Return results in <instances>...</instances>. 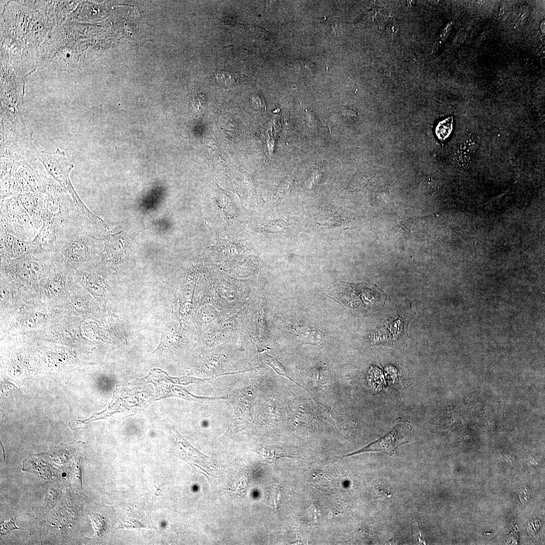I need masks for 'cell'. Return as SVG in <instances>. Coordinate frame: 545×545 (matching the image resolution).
Masks as SVG:
<instances>
[{
    "label": "cell",
    "instance_id": "6da1fadb",
    "mask_svg": "<svg viewBox=\"0 0 545 545\" xmlns=\"http://www.w3.org/2000/svg\"><path fill=\"white\" fill-rule=\"evenodd\" d=\"M36 156L47 173L70 195L81 214L97 226L106 228L107 225L103 221L86 206L73 187L70 179V173L74 166L68 161L65 151L59 148L52 152L37 149Z\"/></svg>",
    "mask_w": 545,
    "mask_h": 545
},
{
    "label": "cell",
    "instance_id": "7a4b0ae2",
    "mask_svg": "<svg viewBox=\"0 0 545 545\" xmlns=\"http://www.w3.org/2000/svg\"><path fill=\"white\" fill-rule=\"evenodd\" d=\"M1 228L29 241L39 232L14 195L1 199Z\"/></svg>",
    "mask_w": 545,
    "mask_h": 545
},
{
    "label": "cell",
    "instance_id": "3957f363",
    "mask_svg": "<svg viewBox=\"0 0 545 545\" xmlns=\"http://www.w3.org/2000/svg\"><path fill=\"white\" fill-rule=\"evenodd\" d=\"M413 313L411 302L406 300L396 317L386 320L383 326L375 333L373 343L392 346L404 344L408 336V325Z\"/></svg>",
    "mask_w": 545,
    "mask_h": 545
},
{
    "label": "cell",
    "instance_id": "277c9868",
    "mask_svg": "<svg viewBox=\"0 0 545 545\" xmlns=\"http://www.w3.org/2000/svg\"><path fill=\"white\" fill-rule=\"evenodd\" d=\"M71 217L70 215L63 213L47 216L38 234L32 241L33 244L41 250L54 254L57 245L65 233Z\"/></svg>",
    "mask_w": 545,
    "mask_h": 545
},
{
    "label": "cell",
    "instance_id": "5b68a950",
    "mask_svg": "<svg viewBox=\"0 0 545 545\" xmlns=\"http://www.w3.org/2000/svg\"><path fill=\"white\" fill-rule=\"evenodd\" d=\"M412 433L411 425L408 422L400 419L397 421L395 426L384 436L346 456L370 452H380L392 456L399 446L409 442Z\"/></svg>",
    "mask_w": 545,
    "mask_h": 545
},
{
    "label": "cell",
    "instance_id": "8992f818",
    "mask_svg": "<svg viewBox=\"0 0 545 545\" xmlns=\"http://www.w3.org/2000/svg\"><path fill=\"white\" fill-rule=\"evenodd\" d=\"M228 396L234 414L226 434L237 432L247 427L250 421L253 403L252 392L248 389L235 392Z\"/></svg>",
    "mask_w": 545,
    "mask_h": 545
},
{
    "label": "cell",
    "instance_id": "52a82bcc",
    "mask_svg": "<svg viewBox=\"0 0 545 545\" xmlns=\"http://www.w3.org/2000/svg\"><path fill=\"white\" fill-rule=\"evenodd\" d=\"M34 248L32 241L24 240L1 228V256L2 259L21 257Z\"/></svg>",
    "mask_w": 545,
    "mask_h": 545
},
{
    "label": "cell",
    "instance_id": "ba28073f",
    "mask_svg": "<svg viewBox=\"0 0 545 545\" xmlns=\"http://www.w3.org/2000/svg\"><path fill=\"white\" fill-rule=\"evenodd\" d=\"M477 144L476 137L471 134H468L460 143L456 149L455 159L461 167L465 169L471 165Z\"/></svg>",
    "mask_w": 545,
    "mask_h": 545
},
{
    "label": "cell",
    "instance_id": "9c48e42d",
    "mask_svg": "<svg viewBox=\"0 0 545 545\" xmlns=\"http://www.w3.org/2000/svg\"><path fill=\"white\" fill-rule=\"evenodd\" d=\"M239 76L235 72L221 71L215 74L214 79L219 86L224 88H230L237 83Z\"/></svg>",
    "mask_w": 545,
    "mask_h": 545
},
{
    "label": "cell",
    "instance_id": "30bf717a",
    "mask_svg": "<svg viewBox=\"0 0 545 545\" xmlns=\"http://www.w3.org/2000/svg\"><path fill=\"white\" fill-rule=\"evenodd\" d=\"M259 454L262 459L269 463H271L281 457L291 456V453L279 449H262L259 451Z\"/></svg>",
    "mask_w": 545,
    "mask_h": 545
},
{
    "label": "cell",
    "instance_id": "8fae6325",
    "mask_svg": "<svg viewBox=\"0 0 545 545\" xmlns=\"http://www.w3.org/2000/svg\"><path fill=\"white\" fill-rule=\"evenodd\" d=\"M453 129V119L448 118L440 122L437 126L436 134L442 141H444L451 134Z\"/></svg>",
    "mask_w": 545,
    "mask_h": 545
},
{
    "label": "cell",
    "instance_id": "7c38bea8",
    "mask_svg": "<svg viewBox=\"0 0 545 545\" xmlns=\"http://www.w3.org/2000/svg\"><path fill=\"white\" fill-rule=\"evenodd\" d=\"M264 359L265 361L269 365H270L279 374L283 375L287 377L289 379L291 380L292 381L296 383L293 379L289 377L283 366L276 358L271 356H269L267 354H266L264 356ZM297 384L300 386L299 384H298V383Z\"/></svg>",
    "mask_w": 545,
    "mask_h": 545
},
{
    "label": "cell",
    "instance_id": "4fadbf2b",
    "mask_svg": "<svg viewBox=\"0 0 545 545\" xmlns=\"http://www.w3.org/2000/svg\"><path fill=\"white\" fill-rule=\"evenodd\" d=\"M251 103L252 105L258 110H262L265 108V103L262 97L258 94H256L253 96L251 99Z\"/></svg>",
    "mask_w": 545,
    "mask_h": 545
},
{
    "label": "cell",
    "instance_id": "5bb4252c",
    "mask_svg": "<svg viewBox=\"0 0 545 545\" xmlns=\"http://www.w3.org/2000/svg\"><path fill=\"white\" fill-rule=\"evenodd\" d=\"M14 522L15 520H14V519L11 520L8 522H4L2 526L1 534L4 535L12 529H19L16 527Z\"/></svg>",
    "mask_w": 545,
    "mask_h": 545
}]
</instances>
